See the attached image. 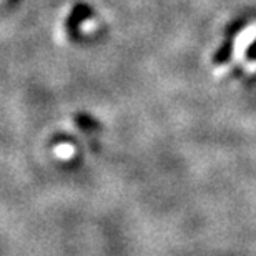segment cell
<instances>
[{
    "label": "cell",
    "mask_w": 256,
    "mask_h": 256,
    "mask_svg": "<svg viewBox=\"0 0 256 256\" xmlns=\"http://www.w3.org/2000/svg\"><path fill=\"white\" fill-rule=\"evenodd\" d=\"M254 40H256V24H252L250 27L244 28L242 34H238L236 42H234V47H233L234 57L243 58L246 50L254 44Z\"/></svg>",
    "instance_id": "6da1fadb"
}]
</instances>
